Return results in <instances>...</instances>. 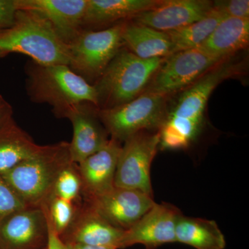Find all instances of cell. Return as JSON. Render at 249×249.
Segmentation results:
<instances>
[{"label": "cell", "instance_id": "9", "mask_svg": "<svg viewBox=\"0 0 249 249\" xmlns=\"http://www.w3.org/2000/svg\"><path fill=\"white\" fill-rule=\"evenodd\" d=\"M225 60L211 56L199 48L176 52L165 58L145 91L168 97V95L193 85Z\"/></svg>", "mask_w": 249, "mask_h": 249}, {"label": "cell", "instance_id": "15", "mask_svg": "<svg viewBox=\"0 0 249 249\" xmlns=\"http://www.w3.org/2000/svg\"><path fill=\"white\" fill-rule=\"evenodd\" d=\"M98 111L94 105L83 103L73 108L67 116L73 127L72 140L69 142L70 156L76 164L101 150L109 140Z\"/></svg>", "mask_w": 249, "mask_h": 249}, {"label": "cell", "instance_id": "25", "mask_svg": "<svg viewBox=\"0 0 249 249\" xmlns=\"http://www.w3.org/2000/svg\"><path fill=\"white\" fill-rule=\"evenodd\" d=\"M82 193V182L78 165L73 163L58 175L54 187V196L70 202L79 201Z\"/></svg>", "mask_w": 249, "mask_h": 249}, {"label": "cell", "instance_id": "31", "mask_svg": "<svg viewBox=\"0 0 249 249\" xmlns=\"http://www.w3.org/2000/svg\"><path fill=\"white\" fill-rule=\"evenodd\" d=\"M67 245L68 246L69 249H116V248H113V247H92V246L82 245Z\"/></svg>", "mask_w": 249, "mask_h": 249}, {"label": "cell", "instance_id": "14", "mask_svg": "<svg viewBox=\"0 0 249 249\" xmlns=\"http://www.w3.org/2000/svg\"><path fill=\"white\" fill-rule=\"evenodd\" d=\"M124 231L114 227L83 203L78 204L74 219L60 238L66 245L121 249Z\"/></svg>", "mask_w": 249, "mask_h": 249}, {"label": "cell", "instance_id": "5", "mask_svg": "<svg viewBox=\"0 0 249 249\" xmlns=\"http://www.w3.org/2000/svg\"><path fill=\"white\" fill-rule=\"evenodd\" d=\"M246 63L228 58L195 82L168 111L164 124L191 143L200 133L205 108L213 90L223 80L242 74Z\"/></svg>", "mask_w": 249, "mask_h": 249}, {"label": "cell", "instance_id": "6", "mask_svg": "<svg viewBox=\"0 0 249 249\" xmlns=\"http://www.w3.org/2000/svg\"><path fill=\"white\" fill-rule=\"evenodd\" d=\"M167 115L166 96L147 91L128 103L98 111L110 138L121 143L142 131H160Z\"/></svg>", "mask_w": 249, "mask_h": 249}, {"label": "cell", "instance_id": "24", "mask_svg": "<svg viewBox=\"0 0 249 249\" xmlns=\"http://www.w3.org/2000/svg\"><path fill=\"white\" fill-rule=\"evenodd\" d=\"M78 202L73 203L53 196L47 206L42 208L45 211L46 217L59 236L62 235L71 225Z\"/></svg>", "mask_w": 249, "mask_h": 249}, {"label": "cell", "instance_id": "28", "mask_svg": "<svg viewBox=\"0 0 249 249\" xmlns=\"http://www.w3.org/2000/svg\"><path fill=\"white\" fill-rule=\"evenodd\" d=\"M18 11L16 0H0V31L14 24Z\"/></svg>", "mask_w": 249, "mask_h": 249}, {"label": "cell", "instance_id": "17", "mask_svg": "<svg viewBox=\"0 0 249 249\" xmlns=\"http://www.w3.org/2000/svg\"><path fill=\"white\" fill-rule=\"evenodd\" d=\"M121 146V142L109 138L103 148L77 164L83 199L101 196L114 188Z\"/></svg>", "mask_w": 249, "mask_h": 249}, {"label": "cell", "instance_id": "8", "mask_svg": "<svg viewBox=\"0 0 249 249\" xmlns=\"http://www.w3.org/2000/svg\"><path fill=\"white\" fill-rule=\"evenodd\" d=\"M160 142L159 131L153 133L142 131L126 139L118 159L114 186L153 196L150 168Z\"/></svg>", "mask_w": 249, "mask_h": 249}, {"label": "cell", "instance_id": "23", "mask_svg": "<svg viewBox=\"0 0 249 249\" xmlns=\"http://www.w3.org/2000/svg\"><path fill=\"white\" fill-rule=\"evenodd\" d=\"M225 18L220 11L213 7L199 20L178 30L168 32L173 46L172 54L200 47Z\"/></svg>", "mask_w": 249, "mask_h": 249}, {"label": "cell", "instance_id": "11", "mask_svg": "<svg viewBox=\"0 0 249 249\" xmlns=\"http://www.w3.org/2000/svg\"><path fill=\"white\" fill-rule=\"evenodd\" d=\"M181 214L173 205L155 203L138 222L124 231L121 249L142 245L146 249H155L176 242L175 230Z\"/></svg>", "mask_w": 249, "mask_h": 249}, {"label": "cell", "instance_id": "27", "mask_svg": "<svg viewBox=\"0 0 249 249\" xmlns=\"http://www.w3.org/2000/svg\"><path fill=\"white\" fill-rule=\"evenodd\" d=\"M213 7L220 11L226 17L249 19V0L214 1Z\"/></svg>", "mask_w": 249, "mask_h": 249}, {"label": "cell", "instance_id": "16", "mask_svg": "<svg viewBox=\"0 0 249 249\" xmlns=\"http://www.w3.org/2000/svg\"><path fill=\"white\" fill-rule=\"evenodd\" d=\"M16 4L18 10L42 15L68 45L82 30L88 0H16Z\"/></svg>", "mask_w": 249, "mask_h": 249}, {"label": "cell", "instance_id": "4", "mask_svg": "<svg viewBox=\"0 0 249 249\" xmlns=\"http://www.w3.org/2000/svg\"><path fill=\"white\" fill-rule=\"evenodd\" d=\"M165 58L145 60L121 48L92 85L97 93L98 109L117 107L140 96Z\"/></svg>", "mask_w": 249, "mask_h": 249}, {"label": "cell", "instance_id": "10", "mask_svg": "<svg viewBox=\"0 0 249 249\" xmlns=\"http://www.w3.org/2000/svg\"><path fill=\"white\" fill-rule=\"evenodd\" d=\"M85 204L114 227L126 231L138 222L155 204L153 196L137 190L119 188L84 199Z\"/></svg>", "mask_w": 249, "mask_h": 249}, {"label": "cell", "instance_id": "19", "mask_svg": "<svg viewBox=\"0 0 249 249\" xmlns=\"http://www.w3.org/2000/svg\"><path fill=\"white\" fill-rule=\"evenodd\" d=\"M249 43V19L226 17L204 43L198 47L211 56L231 58Z\"/></svg>", "mask_w": 249, "mask_h": 249}, {"label": "cell", "instance_id": "22", "mask_svg": "<svg viewBox=\"0 0 249 249\" xmlns=\"http://www.w3.org/2000/svg\"><path fill=\"white\" fill-rule=\"evenodd\" d=\"M40 146L14 119L0 127V175L34 155Z\"/></svg>", "mask_w": 249, "mask_h": 249}, {"label": "cell", "instance_id": "18", "mask_svg": "<svg viewBox=\"0 0 249 249\" xmlns=\"http://www.w3.org/2000/svg\"><path fill=\"white\" fill-rule=\"evenodd\" d=\"M160 2V0H88L82 29L92 30L121 19H132Z\"/></svg>", "mask_w": 249, "mask_h": 249}, {"label": "cell", "instance_id": "7", "mask_svg": "<svg viewBox=\"0 0 249 249\" xmlns=\"http://www.w3.org/2000/svg\"><path fill=\"white\" fill-rule=\"evenodd\" d=\"M124 22L100 31L82 29L68 44L69 67L92 85L124 46Z\"/></svg>", "mask_w": 249, "mask_h": 249}, {"label": "cell", "instance_id": "30", "mask_svg": "<svg viewBox=\"0 0 249 249\" xmlns=\"http://www.w3.org/2000/svg\"><path fill=\"white\" fill-rule=\"evenodd\" d=\"M14 119V109L3 96L0 94V127Z\"/></svg>", "mask_w": 249, "mask_h": 249}, {"label": "cell", "instance_id": "2", "mask_svg": "<svg viewBox=\"0 0 249 249\" xmlns=\"http://www.w3.org/2000/svg\"><path fill=\"white\" fill-rule=\"evenodd\" d=\"M71 163L69 142H62L41 145L34 155L0 175L27 207L43 208L54 196L58 175Z\"/></svg>", "mask_w": 249, "mask_h": 249}, {"label": "cell", "instance_id": "1", "mask_svg": "<svg viewBox=\"0 0 249 249\" xmlns=\"http://www.w3.org/2000/svg\"><path fill=\"white\" fill-rule=\"evenodd\" d=\"M26 90L32 102L47 104L54 115L66 119L73 108L91 103L98 107L93 85L67 65H44L29 60L25 65Z\"/></svg>", "mask_w": 249, "mask_h": 249}, {"label": "cell", "instance_id": "20", "mask_svg": "<svg viewBox=\"0 0 249 249\" xmlns=\"http://www.w3.org/2000/svg\"><path fill=\"white\" fill-rule=\"evenodd\" d=\"M122 39L129 52L142 59L167 58L172 55L168 33L130 22H124Z\"/></svg>", "mask_w": 249, "mask_h": 249}, {"label": "cell", "instance_id": "13", "mask_svg": "<svg viewBox=\"0 0 249 249\" xmlns=\"http://www.w3.org/2000/svg\"><path fill=\"white\" fill-rule=\"evenodd\" d=\"M213 8L207 0H160L152 9L131 19L162 32H170L189 25L204 18Z\"/></svg>", "mask_w": 249, "mask_h": 249}, {"label": "cell", "instance_id": "21", "mask_svg": "<svg viewBox=\"0 0 249 249\" xmlns=\"http://www.w3.org/2000/svg\"><path fill=\"white\" fill-rule=\"evenodd\" d=\"M176 242L196 249H224L226 240L214 220L186 217L181 214L177 223Z\"/></svg>", "mask_w": 249, "mask_h": 249}, {"label": "cell", "instance_id": "26", "mask_svg": "<svg viewBox=\"0 0 249 249\" xmlns=\"http://www.w3.org/2000/svg\"><path fill=\"white\" fill-rule=\"evenodd\" d=\"M27 207L0 175V222L11 213Z\"/></svg>", "mask_w": 249, "mask_h": 249}, {"label": "cell", "instance_id": "29", "mask_svg": "<svg viewBox=\"0 0 249 249\" xmlns=\"http://www.w3.org/2000/svg\"><path fill=\"white\" fill-rule=\"evenodd\" d=\"M47 220L48 225V241L46 249H69L68 246L62 242L60 236L54 231L47 218Z\"/></svg>", "mask_w": 249, "mask_h": 249}, {"label": "cell", "instance_id": "32", "mask_svg": "<svg viewBox=\"0 0 249 249\" xmlns=\"http://www.w3.org/2000/svg\"><path fill=\"white\" fill-rule=\"evenodd\" d=\"M46 249V248H45V249Z\"/></svg>", "mask_w": 249, "mask_h": 249}, {"label": "cell", "instance_id": "12", "mask_svg": "<svg viewBox=\"0 0 249 249\" xmlns=\"http://www.w3.org/2000/svg\"><path fill=\"white\" fill-rule=\"evenodd\" d=\"M48 225L42 208L26 207L0 222V249H44Z\"/></svg>", "mask_w": 249, "mask_h": 249}, {"label": "cell", "instance_id": "3", "mask_svg": "<svg viewBox=\"0 0 249 249\" xmlns=\"http://www.w3.org/2000/svg\"><path fill=\"white\" fill-rule=\"evenodd\" d=\"M12 53L40 65H70L68 45L45 17L29 10H18L14 24L0 31V59Z\"/></svg>", "mask_w": 249, "mask_h": 249}]
</instances>
